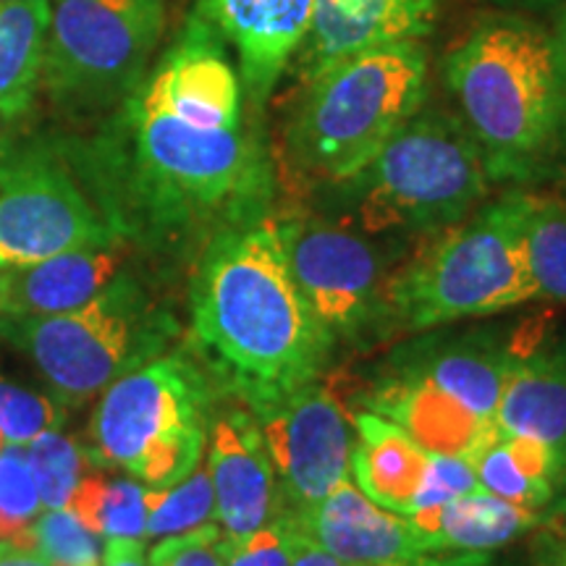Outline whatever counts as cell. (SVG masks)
Here are the masks:
<instances>
[{
  "label": "cell",
  "mask_w": 566,
  "mask_h": 566,
  "mask_svg": "<svg viewBox=\"0 0 566 566\" xmlns=\"http://www.w3.org/2000/svg\"><path fill=\"white\" fill-rule=\"evenodd\" d=\"M176 334L171 310L126 271L71 313L0 315V336L32 359L53 399L69 407L84 405L122 375L171 352Z\"/></svg>",
  "instance_id": "cell-8"
},
{
  "label": "cell",
  "mask_w": 566,
  "mask_h": 566,
  "mask_svg": "<svg viewBox=\"0 0 566 566\" xmlns=\"http://www.w3.org/2000/svg\"><path fill=\"white\" fill-rule=\"evenodd\" d=\"M147 537L179 535L216 520V493L208 464H197L187 478L168 488H145Z\"/></svg>",
  "instance_id": "cell-26"
},
{
  "label": "cell",
  "mask_w": 566,
  "mask_h": 566,
  "mask_svg": "<svg viewBox=\"0 0 566 566\" xmlns=\"http://www.w3.org/2000/svg\"><path fill=\"white\" fill-rule=\"evenodd\" d=\"M491 176L457 113L422 108L363 171L334 187L342 218L370 237H428L464 221L488 200Z\"/></svg>",
  "instance_id": "cell-6"
},
{
  "label": "cell",
  "mask_w": 566,
  "mask_h": 566,
  "mask_svg": "<svg viewBox=\"0 0 566 566\" xmlns=\"http://www.w3.org/2000/svg\"><path fill=\"white\" fill-rule=\"evenodd\" d=\"M24 449L11 443L0 451V541H19L42 509Z\"/></svg>",
  "instance_id": "cell-29"
},
{
  "label": "cell",
  "mask_w": 566,
  "mask_h": 566,
  "mask_svg": "<svg viewBox=\"0 0 566 566\" xmlns=\"http://www.w3.org/2000/svg\"><path fill=\"white\" fill-rule=\"evenodd\" d=\"M27 457L38 485L40 501L45 509H63L74 493L84 472H87V451L74 438L61 430H48L27 446Z\"/></svg>",
  "instance_id": "cell-27"
},
{
  "label": "cell",
  "mask_w": 566,
  "mask_h": 566,
  "mask_svg": "<svg viewBox=\"0 0 566 566\" xmlns=\"http://www.w3.org/2000/svg\"><path fill=\"white\" fill-rule=\"evenodd\" d=\"M208 472L216 520L226 535H247L283 514L279 480L258 417L247 407L212 415Z\"/></svg>",
  "instance_id": "cell-14"
},
{
  "label": "cell",
  "mask_w": 566,
  "mask_h": 566,
  "mask_svg": "<svg viewBox=\"0 0 566 566\" xmlns=\"http://www.w3.org/2000/svg\"><path fill=\"white\" fill-rule=\"evenodd\" d=\"M436 551L454 554H491L520 541L543 522L541 509H527L483 488L449 504L409 516Z\"/></svg>",
  "instance_id": "cell-22"
},
{
  "label": "cell",
  "mask_w": 566,
  "mask_h": 566,
  "mask_svg": "<svg viewBox=\"0 0 566 566\" xmlns=\"http://www.w3.org/2000/svg\"><path fill=\"white\" fill-rule=\"evenodd\" d=\"M3 443H6V436H3V433H0V451H3V449H6V446H3Z\"/></svg>",
  "instance_id": "cell-41"
},
{
  "label": "cell",
  "mask_w": 566,
  "mask_h": 566,
  "mask_svg": "<svg viewBox=\"0 0 566 566\" xmlns=\"http://www.w3.org/2000/svg\"><path fill=\"white\" fill-rule=\"evenodd\" d=\"M470 464L483 491L541 512L554 501L558 478L566 472L551 446L530 436L501 433V430H495L491 441L483 443Z\"/></svg>",
  "instance_id": "cell-23"
},
{
  "label": "cell",
  "mask_w": 566,
  "mask_h": 566,
  "mask_svg": "<svg viewBox=\"0 0 566 566\" xmlns=\"http://www.w3.org/2000/svg\"><path fill=\"white\" fill-rule=\"evenodd\" d=\"M495 11H512V13H527V17H537V13L562 11L566 0H485Z\"/></svg>",
  "instance_id": "cell-37"
},
{
  "label": "cell",
  "mask_w": 566,
  "mask_h": 566,
  "mask_svg": "<svg viewBox=\"0 0 566 566\" xmlns=\"http://www.w3.org/2000/svg\"><path fill=\"white\" fill-rule=\"evenodd\" d=\"M101 566H150L142 537H108Z\"/></svg>",
  "instance_id": "cell-35"
},
{
  "label": "cell",
  "mask_w": 566,
  "mask_h": 566,
  "mask_svg": "<svg viewBox=\"0 0 566 566\" xmlns=\"http://www.w3.org/2000/svg\"><path fill=\"white\" fill-rule=\"evenodd\" d=\"M300 537L302 527L294 514H279L247 535L223 533V566H292Z\"/></svg>",
  "instance_id": "cell-30"
},
{
  "label": "cell",
  "mask_w": 566,
  "mask_h": 566,
  "mask_svg": "<svg viewBox=\"0 0 566 566\" xmlns=\"http://www.w3.org/2000/svg\"><path fill=\"white\" fill-rule=\"evenodd\" d=\"M428 101V51L420 42L367 48L313 76L286 129V168L296 184L325 189L363 171Z\"/></svg>",
  "instance_id": "cell-4"
},
{
  "label": "cell",
  "mask_w": 566,
  "mask_h": 566,
  "mask_svg": "<svg viewBox=\"0 0 566 566\" xmlns=\"http://www.w3.org/2000/svg\"><path fill=\"white\" fill-rule=\"evenodd\" d=\"M113 242L61 137H0V271Z\"/></svg>",
  "instance_id": "cell-10"
},
{
  "label": "cell",
  "mask_w": 566,
  "mask_h": 566,
  "mask_svg": "<svg viewBox=\"0 0 566 566\" xmlns=\"http://www.w3.org/2000/svg\"><path fill=\"white\" fill-rule=\"evenodd\" d=\"M166 0H51L40 90L74 118L108 116L145 80Z\"/></svg>",
  "instance_id": "cell-9"
},
{
  "label": "cell",
  "mask_w": 566,
  "mask_h": 566,
  "mask_svg": "<svg viewBox=\"0 0 566 566\" xmlns=\"http://www.w3.org/2000/svg\"><path fill=\"white\" fill-rule=\"evenodd\" d=\"M493 422L501 433L530 436L551 446L566 467V344L514 359Z\"/></svg>",
  "instance_id": "cell-20"
},
{
  "label": "cell",
  "mask_w": 566,
  "mask_h": 566,
  "mask_svg": "<svg viewBox=\"0 0 566 566\" xmlns=\"http://www.w3.org/2000/svg\"><path fill=\"white\" fill-rule=\"evenodd\" d=\"M344 566H485L488 554L436 551L409 516L378 506L349 480L296 516Z\"/></svg>",
  "instance_id": "cell-13"
},
{
  "label": "cell",
  "mask_w": 566,
  "mask_h": 566,
  "mask_svg": "<svg viewBox=\"0 0 566 566\" xmlns=\"http://www.w3.org/2000/svg\"><path fill=\"white\" fill-rule=\"evenodd\" d=\"M443 0H315L300 48L304 76L367 48L420 42L436 30Z\"/></svg>",
  "instance_id": "cell-17"
},
{
  "label": "cell",
  "mask_w": 566,
  "mask_h": 566,
  "mask_svg": "<svg viewBox=\"0 0 566 566\" xmlns=\"http://www.w3.org/2000/svg\"><path fill=\"white\" fill-rule=\"evenodd\" d=\"M61 139L113 233L150 254L197 258L273 216L279 176L260 111L197 11L92 137Z\"/></svg>",
  "instance_id": "cell-1"
},
{
  "label": "cell",
  "mask_w": 566,
  "mask_h": 566,
  "mask_svg": "<svg viewBox=\"0 0 566 566\" xmlns=\"http://www.w3.org/2000/svg\"><path fill=\"white\" fill-rule=\"evenodd\" d=\"M223 527L216 522L187 530L179 535H166L150 551V566H223L221 556Z\"/></svg>",
  "instance_id": "cell-33"
},
{
  "label": "cell",
  "mask_w": 566,
  "mask_h": 566,
  "mask_svg": "<svg viewBox=\"0 0 566 566\" xmlns=\"http://www.w3.org/2000/svg\"><path fill=\"white\" fill-rule=\"evenodd\" d=\"M516 357H520V352L514 349V344L501 346L488 342V338L483 342L459 338V342L412 346V349L396 354L388 365L407 367V370L424 375L446 394L470 407L472 412L493 420L501 388H504V380Z\"/></svg>",
  "instance_id": "cell-21"
},
{
  "label": "cell",
  "mask_w": 566,
  "mask_h": 566,
  "mask_svg": "<svg viewBox=\"0 0 566 566\" xmlns=\"http://www.w3.org/2000/svg\"><path fill=\"white\" fill-rule=\"evenodd\" d=\"M221 396L192 349H171L105 388L90 422L87 457L145 488H168L202 462Z\"/></svg>",
  "instance_id": "cell-7"
},
{
  "label": "cell",
  "mask_w": 566,
  "mask_h": 566,
  "mask_svg": "<svg viewBox=\"0 0 566 566\" xmlns=\"http://www.w3.org/2000/svg\"><path fill=\"white\" fill-rule=\"evenodd\" d=\"M292 566H344L336 556H331L321 543L313 541L307 533L302 530L300 546H296V554L292 558Z\"/></svg>",
  "instance_id": "cell-36"
},
{
  "label": "cell",
  "mask_w": 566,
  "mask_h": 566,
  "mask_svg": "<svg viewBox=\"0 0 566 566\" xmlns=\"http://www.w3.org/2000/svg\"><path fill=\"white\" fill-rule=\"evenodd\" d=\"M443 82L493 184L554 179L566 163V74L535 17L488 11L446 53Z\"/></svg>",
  "instance_id": "cell-3"
},
{
  "label": "cell",
  "mask_w": 566,
  "mask_h": 566,
  "mask_svg": "<svg viewBox=\"0 0 566 566\" xmlns=\"http://www.w3.org/2000/svg\"><path fill=\"white\" fill-rule=\"evenodd\" d=\"M279 480L283 514L300 516L349 480L352 422L321 380L258 417Z\"/></svg>",
  "instance_id": "cell-12"
},
{
  "label": "cell",
  "mask_w": 566,
  "mask_h": 566,
  "mask_svg": "<svg viewBox=\"0 0 566 566\" xmlns=\"http://www.w3.org/2000/svg\"><path fill=\"white\" fill-rule=\"evenodd\" d=\"M192 352L221 396L254 417L321 380L336 338L300 286L275 216L226 231L197 254Z\"/></svg>",
  "instance_id": "cell-2"
},
{
  "label": "cell",
  "mask_w": 566,
  "mask_h": 566,
  "mask_svg": "<svg viewBox=\"0 0 566 566\" xmlns=\"http://www.w3.org/2000/svg\"><path fill=\"white\" fill-rule=\"evenodd\" d=\"M363 409L399 424L428 454L472 457L491 441L495 422L438 388L420 373L388 365L386 373L363 396Z\"/></svg>",
  "instance_id": "cell-16"
},
{
  "label": "cell",
  "mask_w": 566,
  "mask_h": 566,
  "mask_svg": "<svg viewBox=\"0 0 566 566\" xmlns=\"http://www.w3.org/2000/svg\"><path fill=\"white\" fill-rule=\"evenodd\" d=\"M349 422L354 433L349 457L352 483L388 512L412 516L428 472V451L417 446L399 424L370 409L352 412Z\"/></svg>",
  "instance_id": "cell-19"
},
{
  "label": "cell",
  "mask_w": 566,
  "mask_h": 566,
  "mask_svg": "<svg viewBox=\"0 0 566 566\" xmlns=\"http://www.w3.org/2000/svg\"><path fill=\"white\" fill-rule=\"evenodd\" d=\"M478 475L467 459L430 454L428 472H424L420 495H417L415 514L449 504V501L470 491H478Z\"/></svg>",
  "instance_id": "cell-34"
},
{
  "label": "cell",
  "mask_w": 566,
  "mask_h": 566,
  "mask_svg": "<svg viewBox=\"0 0 566 566\" xmlns=\"http://www.w3.org/2000/svg\"><path fill=\"white\" fill-rule=\"evenodd\" d=\"M17 543L38 551L51 566H101L103 558L97 535L66 509H48L34 516Z\"/></svg>",
  "instance_id": "cell-28"
},
{
  "label": "cell",
  "mask_w": 566,
  "mask_h": 566,
  "mask_svg": "<svg viewBox=\"0 0 566 566\" xmlns=\"http://www.w3.org/2000/svg\"><path fill=\"white\" fill-rule=\"evenodd\" d=\"M61 428L59 401L0 378V433L13 446H30L48 430Z\"/></svg>",
  "instance_id": "cell-31"
},
{
  "label": "cell",
  "mask_w": 566,
  "mask_h": 566,
  "mask_svg": "<svg viewBox=\"0 0 566 566\" xmlns=\"http://www.w3.org/2000/svg\"><path fill=\"white\" fill-rule=\"evenodd\" d=\"M129 244L113 242L0 271V315L51 317L87 304L124 271Z\"/></svg>",
  "instance_id": "cell-18"
},
{
  "label": "cell",
  "mask_w": 566,
  "mask_h": 566,
  "mask_svg": "<svg viewBox=\"0 0 566 566\" xmlns=\"http://www.w3.org/2000/svg\"><path fill=\"white\" fill-rule=\"evenodd\" d=\"M145 488L137 480H108L97 506L95 533L105 537H145Z\"/></svg>",
  "instance_id": "cell-32"
},
{
  "label": "cell",
  "mask_w": 566,
  "mask_h": 566,
  "mask_svg": "<svg viewBox=\"0 0 566 566\" xmlns=\"http://www.w3.org/2000/svg\"><path fill=\"white\" fill-rule=\"evenodd\" d=\"M0 3H17V0H0Z\"/></svg>",
  "instance_id": "cell-42"
},
{
  "label": "cell",
  "mask_w": 566,
  "mask_h": 566,
  "mask_svg": "<svg viewBox=\"0 0 566 566\" xmlns=\"http://www.w3.org/2000/svg\"><path fill=\"white\" fill-rule=\"evenodd\" d=\"M0 566H51L38 551L17 541H0Z\"/></svg>",
  "instance_id": "cell-38"
},
{
  "label": "cell",
  "mask_w": 566,
  "mask_h": 566,
  "mask_svg": "<svg viewBox=\"0 0 566 566\" xmlns=\"http://www.w3.org/2000/svg\"><path fill=\"white\" fill-rule=\"evenodd\" d=\"M197 13L237 51L247 101L263 113L281 74L307 40L315 0H200Z\"/></svg>",
  "instance_id": "cell-15"
},
{
  "label": "cell",
  "mask_w": 566,
  "mask_h": 566,
  "mask_svg": "<svg viewBox=\"0 0 566 566\" xmlns=\"http://www.w3.org/2000/svg\"><path fill=\"white\" fill-rule=\"evenodd\" d=\"M546 566H566V546L556 548L554 554H551L548 562H546Z\"/></svg>",
  "instance_id": "cell-40"
},
{
  "label": "cell",
  "mask_w": 566,
  "mask_h": 566,
  "mask_svg": "<svg viewBox=\"0 0 566 566\" xmlns=\"http://www.w3.org/2000/svg\"><path fill=\"white\" fill-rule=\"evenodd\" d=\"M51 0L0 3V124H13L40 92Z\"/></svg>",
  "instance_id": "cell-24"
},
{
  "label": "cell",
  "mask_w": 566,
  "mask_h": 566,
  "mask_svg": "<svg viewBox=\"0 0 566 566\" xmlns=\"http://www.w3.org/2000/svg\"><path fill=\"white\" fill-rule=\"evenodd\" d=\"M554 42H556V51H558V59H562V66H564V74H566V6L562 11H556V24H554Z\"/></svg>",
  "instance_id": "cell-39"
},
{
  "label": "cell",
  "mask_w": 566,
  "mask_h": 566,
  "mask_svg": "<svg viewBox=\"0 0 566 566\" xmlns=\"http://www.w3.org/2000/svg\"><path fill=\"white\" fill-rule=\"evenodd\" d=\"M289 268L331 336L357 338L384 315L388 275L401 263L370 233L310 212L275 216Z\"/></svg>",
  "instance_id": "cell-11"
},
{
  "label": "cell",
  "mask_w": 566,
  "mask_h": 566,
  "mask_svg": "<svg viewBox=\"0 0 566 566\" xmlns=\"http://www.w3.org/2000/svg\"><path fill=\"white\" fill-rule=\"evenodd\" d=\"M520 195L522 189H512L480 205L464 221L428 233L388 275L380 325L420 334L533 302Z\"/></svg>",
  "instance_id": "cell-5"
},
{
  "label": "cell",
  "mask_w": 566,
  "mask_h": 566,
  "mask_svg": "<svg viewBox=\"0 0 566 566\" xmlns=\"http://www.w3.org/2000/svg\"><path fill=\"white\" fill-rule=\"evenodd\" d=\"M522 247L535 300L566 304V200L522 189Z\"/></svg>",
  "instance_id": "cell-25"
}]
</instances>
